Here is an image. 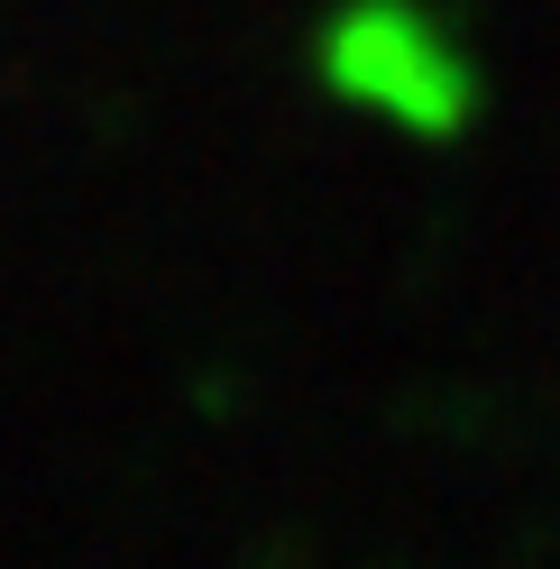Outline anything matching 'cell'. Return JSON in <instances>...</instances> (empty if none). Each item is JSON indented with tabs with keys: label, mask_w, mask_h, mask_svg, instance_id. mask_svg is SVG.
Returning a JSON list of instances; mask_svg holds the SVG:
<instances>
[{
	"label": "cell",
	"mask_w": 560,
	"mask_h": 569,
	"mask_svg": "<svg viewBox=\"0 0 560 569\" xmlns=\"http://www.w3.org/2000/svg\"><path fill=\"white\" fill-rule=\"evenodd\" d=\"M312 64H322L331 101L377 111V120H396L413 138H460L478 120V101H487L469 47L450 38L423 0H340L322 19Z\"/></svg>",
	"instance_id": "1"
}]
</instances>
